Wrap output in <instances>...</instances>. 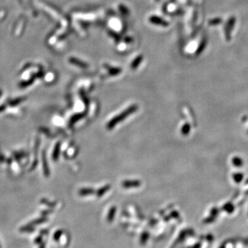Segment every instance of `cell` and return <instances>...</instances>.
Here are the masks:
<instances>
[{
	"label": "cell",
	"mask_w": 248,
	"mask_h": 248,
	"mask_svg": "<svg viewBox=\"0 0 248 248\" xmlns=\"http://www.w3.org/2000/svg\"><path fill=\"white\" fill-rule=\"evenodd\" d=\"M137 109V105H132V106L130 107L129 108L127 109V110H125V111L122 112V113H121L120 115H119L118 116H117V117H115V118L112 119L109 122V123L107 124V128L108 129L113 128L115 125H117V123H119V122L125 119L126 117H128V115H131L132 113H133V112L136 111Z\"/></svg>",
	"instance_id": "obj_1"
},
{
	"label": "cell",
	"mask_w": 248,
	"mask_h": 248,
	"mask_svg": "<svg viewBox=\"0 0 248 248\" xmlns=\"http://www.w3.org/2000/svg\"><path fill=\"white\" fill-rule=\"evenodd\" d=\"M122 185L125 188H132V187L139 186L141 183L139 181H124Z\"/></svg>",
	"instance_id": "obj_2"
},
{
	"label": "cell",
	"mask_w": 248,
	"mask_h": 248,
	"mask_svg": "<svg viewBox=\"0 0 248 248\" xmlns=\"http://www.w3.org/2000/svg\"><path fill=\"white\" fill-rule=\"evenodd\" d=\"M94 190L91 188H85V189H82L79 191V194L81 195H88L93 194Z\"/></svg>",
	"instance_id": "obj_3"
},
{
	"label": "cell",
	"mask_w": 248,
	"mask_h": 248,
	"mask_svg": "<svg viewBox=\"0 0 248 248\" xmlns=\"http://www.w3.org/2000/svg\"><path fill=\"white\" fill-rule=\"evenodd\" d=\"M59 145L57 144V146L55 147V148H54L53 155H52L54 161H56V160L57 159L58 156H59Z\"/></svg>",
	"instance_id": "obj_4"
},
{
	"label": "cell",
	"mask_w": 248,
	"mask_h": 248,
	"mask_svg": "<svg viewBox=\"0 0 248 248\" xmlns=\"http://www.w3.org/2000/svg\"><path fill=\"white\" fill-rule=\"evenodd\" d=\"M108 189H109L108 186H107V187H104V188H101V189L99 190V192H98V195H99V196H101V195L102 194H103V193H105V192H106L107 190H108Z\"/></svg>",
	"instance_id": "obj_5"
}]
</instances>
